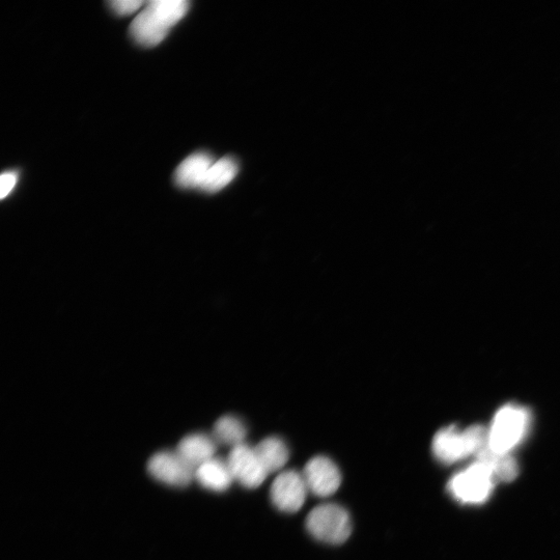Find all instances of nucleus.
Here are the masks:
<instances>
[{"label": "nucleus", "instance_id": "obj_13", "mask_svg": "<svg viewBox=\"0 0 560 560\" xmlns=\"http://www.w3.org/2000/svg\"><path fill=\"white\" fill-rule=\"evenodd\" d=\"M475 458L491 470L496 482L509 483L517 478L519 467L511 454L497 453L488 444Z\"/></svg>", "mask_w": 560, "mask_h": 560}, {"label": "nucleus", "instance_id": "obj_17", "mask_svg": "<svg viewBox=\"0 0 560 560\" xmlns=\"http://www.w3.org/2000/svg\"><path fill=\"white\" fill-rule=\"evenodd\" d=\"M145 5L147 3L142 2V0H115V2L109 3L111 9L120 16L131 15Z\"/></svg>", "mask_w": 560, "mask_h": 560}, {"label": "nucleus", "instance_id": "obj_3", "mask_svg": "<svg viewBox=\"0 0 560 560\" xmlns=\"http://www.w3.org/2000/svg\"><path fill=\"white\" fill-rule=\"evenodd\" d=\"M530 426V413L517 405H507L496 413L488 430L489 445L493 451L511 454L525 438Z\"/></svg>", "mask_w": 560, "mask_h": 560}, {"label": "nucleus", "instance_id": "obj_14", "mask_svg": "<svg viewBox=\"0 0 560 560\" xmlns=\"http://www.w3.org/2000/svg\"><path fill=\"white\" fill-rule=\"evenodd\" d=\"M255 450L268 474L282 470L290 458L287 444L278 437H268L262 440Z\"/></svg>", "mask_w": 560, "mask_h": 560}, {"label": "nucleus", "instance_id": "obj_12", "mask_svg": "<svg viewBox=\"0 0 560 560\" xmlns=\"http://www.w3.org/2000/svg\"><path fill=\"white\" fill-rule=\"evenodd\" d=\"M194 479L214 492L227 491L234 482L227 460L222 461L216 457L196 469Z\"/></svg>", "mask_w": 560, "mask_h": 560}, {"label": "nucleus", "instance_id": "obj_7", "mask_svg": "<svg viewBox=\"0 0 560 560\" xmlns=\"http://www.w3.org/2000/svg\"><path fill=\"white\" fill-rule=\"evenodd\" d=\"M227 463L234 482H238L244 488L257 489L267 478L268 473L263 467L255 447L246 443L232 448Z\"/></svg>", "mask_w": 560, "mask_h": 560}, {"label": "nucleus", "instance_id": "obj_16", "mask_svg": "<svg viewBox=\"0 0 560 560\" xmlns=\"http://www.w3.org/2000/svg\"><path fill=\"white\" fill-rule=\"evenodd\" d=\"M247 435L245 425L234 415L220 417L213 429V438L217 443L235 447L245 443Z\"/></svg>", "mask_w": 560, "mask_h": 560}, {"label": "nucleus", "instance_id": "obj_1", "mask_svg": "<svg viewBox=\"0 0 560 560\" xmlns=\"http://www.w3.org/2000/svg\"><path fill=\"white\" fill-rule=\"evenodd\" d=\"M187 0H152L130 26V35L145 47L160 44L189 10Z\"/></svg>", "mask_w": 560, "mask_h": 560}, {"label": "nucleus", "instance_id": "obj_11", "mask_svg": "<svg viewBox=\"0 0 560 560\" xmlns=\"http://www.w3.org/2000/svg\"><path fill=\"white\" fill-rule=\"evenodd\" d=\"M214 163L213 157L204 152L187 157L177 168L175 173L176 184L184 189H200Z\"/></svg>", "mask_w": 560, "mask_h": 560}, {"label": "nucleus", "instance_id": "obj_6", "mask_svg": "<svg viewBox=\"0 0 560 560\" xmlns=\"http://www.w3.org/2000/svg\"><path fill=\"white\" fill-rule=\"evenodd\" d=\"M308 492L302 473L295 470L280 472L270 489L273 506L284 513L302 509Z\"/></svg>", "mask_w": 560, "mask_h": 560}, {"label": "nucleus", "instance_id": "obj_9", "mask_svg": "<svg viewBox=\"0 0 560 560\" xmlns=\"http://www.w3.org/2000/svg\"><path fill=\"white\" fill-rule=\"evenodd\" d=\"M150 474L157 481L173 487H186L194 479V469L191 468L175 452H160L154 455L148 464Z\"/></svg>", "mask_w": 560, "mask_h": 560}, {"label": "nucleus", "instance_id": "obj_5", "mask_svg": "<svg viewBox=\"0 0 560 560\" xmlns=\"http://www.w3.org/2000/svg\"><path fill=\"white\" fill-rule=\"evenodd\" d=\"M496 480L491 470L475 461L448 483V492L463 503L480 504L491 495Z\"/></svg>", "mask_w": 560, "mask_h": 560}, {"label": "nucleus", "instance_id": "obj_15", "mask_svg": "<svg viewBox=\"0 0 560 560\" xmlns=\"http://www.w3.org/2000/svg\"><path fill=\"white\" fill-rule=\"evenodd\" d=\"M238 171L239 165L234 158H222L211 166L200 189L208 193L218 192L236 178Z\"/></svg>", "mask_w": 560, "mask_h": 560}, {"label": "nucleus", "instance_id": "obj_4", "mask_svg": "<svg viewBox=\"0 0 560 560\" xmlns=\"http://www.w3.org/2000/svg\"><path fill=\"white\" fill-rule=\"evenodd\" d=\"M306 528L316 540L340 545L350 538L352 522L349 513L339 504L325 503L307 516Z\"/></svg>", "mask_w": 560, "mask_h": 560}, {"label": "nucleus", "instance_id": "obj_10", "mask_svg": "<svg viewBox=\"0 0 560 560\" xmlns=\"http://www.w3.org/2000/svg\"><path fill=\"white\" fill-rule=\"evenodd\" d=\"M216 444L212 436L196 433L183 438L176 452L195 471L215 458Z\"/></svg>", "mask_w": 560, "mask_h": 560}, {"label": "nucleus", "instance_id": "obj_8", "mask_svg": "<svg viewBox=\"0 0 560 560\" xmlns=\"http://www.w3.org/2000/svg\"><path fill=\"white\" fill-rule=\"evenodd\" d=\"M308 492L318 497H329L342 485V473L331 459L319 456L308 461L302 472Z\"/></svg>", "mask_w": 560, "mask_h": 560}, {"label": "nucleus", "instance_id": "obj_2", "mask_svg": "<svg viewBox=\"0 0 560 560\" xmlns=\"http://www.w3.org/2000/svg\"><path fill=\"white\" fill-rule=\"evenodd\" d=\"M489 444L488 431L472 426L461 432L456 427L440 430L434 437V456L444 464H453L470 456L478 455Z\"/></svg>", "mask_w": 560, "mask_h": 560}, {"label": "nucleus", "instance_id": "obj_18", "mask_svg": "<svg viewBox=\"0 0 560 560\" xmlns=\"http://www.w3.org/2000/svg\"><path fill=\"white\" fill-rule=\"evenodd\" d=\"M17 182L18 174L16 172H6L0 177V198L2 200H5L14 190Z\"/></svg>", "mask_w": 560, "mask_h": 560}]
</instances>
